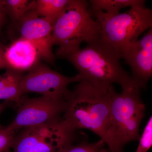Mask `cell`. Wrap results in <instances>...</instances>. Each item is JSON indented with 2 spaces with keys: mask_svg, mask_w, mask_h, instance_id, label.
Instances as JSON below:
<instances>
[{
  "mask_svg": "<svg viewBox=\"0 0 152 152\" xmlns=\"http://www.w3.org/2000/svg\"><path fill=\"white\" fill-rule=\"evenodd\" d=\"M67 97L62 119L75 131L86 129L100 137L111 152H123L117 143L112 121L111 104L115 91L113 85L84 80Z\"/></svg>",
  "mask_w": 152,
  "mask_h": 152,
  "instance_id": "cell-1",
  "label": "cell"
},
{
  "mask_svg": "<svg viewBox=\"0 0 152 152\" xmlns=\"http://www.w3.org/2000/svg\"><path fill=\"white\" fill-rule=\"evenodd\" d=\"M78 71L82 80L101 85L118 84L122 88L135 84L121 65L120 58L101 37L83 48L60 55Z\"/></svg>",
  "mask_w": 152,
  "mask_h": 152,
  "instance_id": "cell-2",
  "label": "cell"
},
{
  "mask_svg": "<svg viewBox=\"0 0 152 152\" xmlns=\"http://www.w3.org/2000/svg\"><path fill=\"white\" fill-rule=\"evenodd\" d=\"M88 7L85 0H70L58 17L51 35L52 45L59 46L58 56L80 48L83 42L89 44L100 37V26L92 18Z\"/></svg>",
  "mask_w": 152,
  "mask_h": 152,
  "instance_id": "cell-3",
  "label": "cell"
},
{
  "mask_svg": "<svg viewBox=\"0 0 152 152\" xmlns=\"http://www.w3.org/2000/svg\"><path fill=\"white\" fill-rule=\"evenodd\" d=\"M93 14L100 26L101 39L120 58L141 34L152 27V10L145 3L133 6L123 13L100 11Z\"/></svg>",
  "mask_w": 152,
  "mask_h": 152,
  "instance_id": "cell-4",
  "label": "cell"
},
{
  "mask_svg": "<svg viewBox=\"0 0 152 152\" xmlns=\"http://www.w3.org/2000/svg\"><path fill=\"white\" fill-rule=\"evenodd\" d=\"M122 88L121 94L114 91L111 110L116 140L123 151L126 144L140 140L139 130L145 106L141 97V89L136 84Z\"/></svg>",
  "mask_w": 152,
  "mask_h": 152,
  "instance_id": "cell-5",
  "label": "cell"
},
{
  "mask_svg": "<svg viewBox=\"0 0 152 152\" xmlns=\"http://www.w3.org/2000/svg\"><path fill=\"white\" fill-rule=\"evenodd\" d=\"M76 131L63 121L23 129L16 135L13 152H57L74 142Z\"/></svg>",
  "mask_w": 152,
  "mask_h": 152,
  "instance_id": "cell-6",
  "label": "cell"
},
{
  "mask_svg": "<svg viewBox=\"0 0 152 152\" xmlns=\"http://www.w3.org/2000/svg\"><path fill=\"white\" fill-rule=\"evenodd\" d=\"M68 95L63 97L42 96L30 98L23 96L16 106V116L7 128L16 133L24 128L61 120L65 111Z\"/></svg>",
  "mask_w": 152,
  "mask_h": 152,
  "instance_id": "cell-7",
  "label": "cell"
},
{
  "mask_svg": "<svg viewBox=\"0 0 152 152\" xmlns=\"http://www.w3.org/2000/svg\"><path fill=\"white\" fill-rule=\"evenodd\" d=\"M81 80L79 74L72 77L63 75L39 61L22 77L21 91L23 96L34 93L63 97L69 92L67 88L69 85Z\"/></svg>",
  "mask_w": 152,
  "mask_h": 152,
  "instance_id": "cell-8",
  "label": "cell"
},
{
  "mask_svg": "<svg viewBox=\"0 0 152 152\" xmlns=\"http://www.w3.org/2000/svg\"><path fill=\"white\" fill-rule=\"evenodd\" d=\"M57 19L39 16L34 10L30 11L19 23L21 37L30 41L38 49L41 59L54 63L51 35Z\"/></svg>",
  "mask_w": 152,
  "mask_h": 152,
  "instance_id": "cell-9",
  "label": "cell"
},
{
  "mask_svg": "<svg viewBox=\"0 0 152 152\" xmlns=\"http://www.w3.org/2000/svg\"><path fill=\"white\" fill-rule=\"evenodd\" d=\"M123 58L132 71V78L139 88L145 89L152 75V29L130 47Z\"/></svg>",
  "mask_w": 152,
  "mask_h": 152,
  "instance_id": "cell-10",
  "label": "cell"
},
{
  "mask_svg": "<svg viewBox=\"0 0 152 152\" xmlns=\"http://www.w3.org/2000/svg\"><path fill=\"white\" fill-rule=\"evenodd\" d=\"M4 56L7 69L20 73L29 71L41 59L34 45L22 37L7 47Z\"/></svg>",
  "mask_w": 152,
  "mask_h": 152,
  "instance_id": "cell-11",
  "label": "cell"
},
{
  "mask_svg": "<svg viewBox=\"0 0 152 152\" xmlns=\"http://www.w3.org/2000/svg\"><path fill=\"white\" fill-rule=\"evenodd\" d=\"M21 73L11 69H7L6 72L0 75V100L13 102L18 105L23 95L20 88Z\"/></svg>",
  "mask_w": 152,
  "mask_h": 152,
  "instance_id": "cell-12",
  "label": "cell"
},
{
  "mask_svg": "<svg viewBox=\"0 0 152 152\" xmlns=\"http://www.w3.org/2000/svg\"><path fill=\"white\" fill-rule=\"evenodd\" d=\"M143 0H91L90 1L93 13L103 12L110 15L119 13L120 10L126 7L145 3Z\"/></svg>",
  "mask_w": 152,
  "mask_h": 152,
  "instance_id": "cell-13",
  "label": "cell"
},
{
  "mask_svg": "<svg viewBox=\"0 0 152 152\" xmlns=\"http://www.w3.org/2000/svg\"><path fill=\"white\" fill-rule=\"evenodd\" d=\"M3 2L7 15L18 23L28 12L35 9L34 0H4Z\"/></svg>",
  "mask_w": 152,
  "mask_h": 152,
  "instance_id": "cell-14",
  "label": "cell"
},
{
  "mask_svg": "<svg viewBox=\"0 0 152 152\" xmlns=\"http://www.w3.org/2000/svg\"><path fill=\"white\" fill-rule=\"evenodd\" d=\"M70 0H37L35 9L39 16L57 19Z\"/></svg>",
  "mask_w": 152,
  "mask_h": 152,
  "instance_id": "cell-15",
  "label": "cell"
},
{
  "mask_svg": "<svg viewBox=\"0 0 152 152\" xmlns=\"http://www.w3.org/2000/svg\"><path fill=\"white\" fill-rule=\"evenodd\" d=\"M105 143L100 140L95 143L82 142L76 145L73 142L64 148L65 152H101L103 151Z\"/></svg>",
  "mask_w": 152,
  "mask_h": 152,
  "instance_id": "cell-16",
  "label": "cell"
},
{
  "mask_svg": "<svg viewBox=\"0 0 152 152\" xmlns=\"http://www.w3.org/2000/svg\"><path fill=\"white\" fill-rule=\"evenodd\" d=\"M136 152H147L152 145V118L151 117L139 140Z\"/></svg>",
  "mask_w": 152,
  "mask_h": 152,
  "instance_id": "cell-17",
  "label": "cell"
},
{
  "mask_svg": "<svg viewBox=\"0 0 152 152\" xmlns=\"http://www.w3.org/2000/svg\"><path fill=\"white\" fill-rule=\"evenodd\" d=\"M16 134L7 127L0 129V152H10Z\"/></svg>",
  "mask_w": 152,
  "mask_h": 152,
  "instance_id": "cell-18",
  "label": "cell"
},
{
  "mask_svg": "<svg viewBox=\"0 0 152 152\" xmlns=\"http://www.w3.org/2000/svg\"><path fill=\"white\" fill-rule=\"evenodd\" d=\"M7 47L0 42V70L8 69L5 58V51Z\"/></svg>",
  "mask_w": 152,
  "mask_h": 152,
  "instance_id": "cell-19",
  "label": "cell"
},
{
  "mask_svg": "<svg viewBox=\"0 0 152 152\" xmlns=\"http://www.w3.org/2000/svg\"><path fill=\"white\" fill-rule=\"evenodd\" d=\"M7 15L3 1L0 0V33L1 32Z\"/></svg>",
  "mask_w": 152,
  "mask_h": 152,
  "instance_id": "cell-20",
  "label": "cell"
},
{
  "mask_svg": "<svg viewBox=\"0 0 152 152\" xmlns=\"http://www.w3.org/2000/svg\"><path fill=\"white\" fill-rule=\"evenodd\" d=\"M8 102H4L3 103H0V115L1 113L4 110V109L5 108L7 105V104ZM4 127L2 126L0 124V129H2Z\"/></svg>",
  "mask_w": 152,
  "mask_h": 152,
  "instance_id": "cell-21",
  "label": "cell"
}]
</instances>
